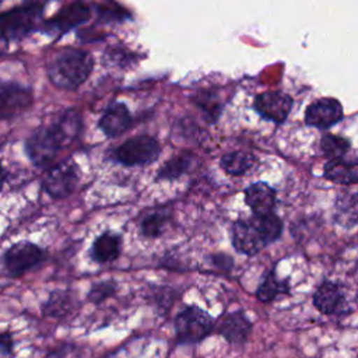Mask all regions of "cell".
Listing matches in <instances>:
<instances>
[{"instance_id": "obj_17", "label": "cell", "mask_w": 358, "mask_h": 358, "mask_svg": "<svg viewBox=\"0 0 358 358\" xmlns=\"http://www.w3.org/2000/svg\"><path fill=\"white\" fill-rule=\"evenodd\" d=\"M122 250V238L115 232H103L99 235L90 250V256L96 263H109L119 257Z\"/></svg>"}, {"instance_id": "obj_26", "label": "cell", "mask_w": 358, "mask_h": 358, "mask_svg": "<svg viewBox=\"0 0 358 358\" xmlns=\"http://www.w3.org/2000/svg\"><path fill=\"white\" fill-rule=\"evenodd\" d=\"M320 148L326 157L331 159H340L350 150V141L344 137L334 134H324L320 140Z\"/></svg>"}, {"instance_id": "obj_7", "label": "cell", "mask_w": 358, "mask_h": 358, "mask_svg": "<svg viewBox=\"0 0 358 358\" xmlns=\"http://www.w3.org/2000/svg\"><path fill=\"white\" fill-rule=\"evenodd\" d=\"M48 259V252L36 243L22 241L11 245L3 255V263L7 271L14 275H22L27 271L39 267Z\"/></svg>"}, {"instance_id": "obj_16", "label": "cell", "mask_w": 358, "mask_h": 358, "mask_svg": "<svg viewBox=\"0 0 358 358\" xmlns=\"http://www.w3.org/2000/svg\"><path fill=\"white\" fill-rule=\"evenodd\" d=\"M245 201L255 215L270 214L275 206V192L267 183L257 182L245 190Z\"/></svg>"}, {"instance_id": "obj_21", "label": "cell", "mask_w": 358, "mask_h": 358, "mask_svg": "<svg viewBox=\"0 0 358 358\" xmlns=\"http://www.w3.org/2000/svg\"><path fill=\"white\" fill-rule=\"evenodd\" d=\"M288 282L280 280L275 275V271H268L260 285L256 289V296L260 302H271L280 294H288Z\"/></svg>"}, {"instance_id": "obj_13", "label": "cell", "mask_w": 358, "mask_h": 358, "mask_svg": "<svg viewBox=\"0 0 358 358\" xmlns=\"http://www.w3.org/2000/svg\"><path fill=\"white\" fill-rule=\"evenodd\" d=\"M232 245L239 253L252 256L267 243L252 220H238L232 227Z\"/></svg>"}, {"instance_id": "obj_6", "label": "cell", "mask_w": 358, "mask_h": 358, "mask_svg": "<svg viewBox=\"0 0 358 358\" xmlns=\"http://www.w3.org/2000/svg\"><path fill=\"white\" fill-rule=\"evenodd\" d=\"M159 152L161 147L154 137L140 134L123 141L119 147H116L112 151L110 158L124 166H137L155 161Z\"/></svg>"}, {"instance_id": "obj_27", "label": "cell", "mask_w": 358, "mask_h": 358, "mask_svg": "<svg viewBox=\"0 0 358 358\" xmlns=\"http://www.w3.org/2000/svg\"><path fill=\"white\" fill-rule=\"evenodd\" d=\"M192 162L190 155H178L175 158H171L158 172L157 179H175L179 178L189 166Z\"/></svg>"}, {"instance_id": "obj_28", "label": "cell", "mask_w": 358, "mask_h": 358, "mask_svg": "<svg viewBox=\"0 0 358 358\" xmlns=\"http://www.w3.org/2000/svg\"><path fill=\"white\" fill-rule=\"evenodd\" d=\"M117 287L116 282L113 280H105V281H99L92 284V287L88 291V301L98 305L102 303L103 301H106L108 298H110L112 295H115Z\"/></svg>"}, {"instance_id": "obj_9", "label": "cell", "mask_w": 358, "mask_h": 358, "mask_svg": "<svg viewBox=\"0 0 358 358\" xmlns=\"http://www.w3.org/2000/svg\"><path fill=\"white\" fill-rule=\"evenodd\" d=\"M34 94L29 87L0 80V119H10L31 108Z\"/></svg>"}, {"instance_id": "obj_12", "label": "cell", "mask_w": 358, "mask_h": 358, "mask_svg": "<svg viewBox=\"0 0 358 358\" xmlns=\"http://www.w3.org/2000/svg\"><path fill=\"white\" fill-rule=\"evenodd\" d=\"M343 119V106L336 98H322L312 102L305 112V123L317 129H327Z\"/></svg>"}, {"instance_id": "obj_31", "label": "cell", "mask_w": 358, "mask_h": 358, "mask_svg": "<svg viewBox=\"0 0 358 358\" xmlns=\"http://www.w3.org/2000/svg\"><path fill=\"white\" fill-rule=\"evenodd\" d=\"M355 302H357V306H358V292H357V296H355Z\"/></svg>"}, {"instance_id": "obj_2", "label": "cell", "mask_w": 358, "mask_h": 358, "mask_svg": "<svg viewBox=\"0 0 358 358\" xmlns=\"http://www.w3.org/2000/svg\"><path fill=\"white\" fill-rule=\"evenodd\" d=\"M45 4L25 3L0 13V38L20 41L42 25Z\"/></svg>"}, {"instance_id": "obj_15", "label": "cell", "mask_w": 358, "mask_h": 358, "mask_svg": "<svg viewBox=\"0 0 358 358\" xmlns=\"http://www.w3.org/2000/svg\"><path fill=\"white\" fill-rule=\"evenodd\" d=\"M131 122L133 119L127 106L122 102H113L103 110L98 126L106 137L113 138L127 131Z\"/></svg>"}, {"instance_id": "obj_30", "label": "cell", "mask_w": 358, "mask_h": 358, "mask_svg": "<svg viewBox=\"0 0 358 358\" xmlns=\"http://www.w3.org/2000/svg\"><path fill=\"white\" fill-rule=\"evenodd\" d=\"M6 178H7V172H6L4 166H3V164L0 162V192H1V189H3V185H4V182H6Z\"/></svg>"}, {"instance_id": "obj_29", "label": "cell", "mask_w": 358, "mask_h": 358, "mask_svg": "<svg viewBox=\"0 0 358 358\" xmlns=\"http://www.w3.org/2000/svg\"><path fill=\"white\" fill-rule=\"evenodd\" d=\"M14 354V338L8 331H0V355L11 357Z\"/></svg>"}, {"instance_id": "obj_18", "label": "cell", "mask_w": 358, "mask_h": 358, "mask_svg": "<svg viewBox=\"0 0 358 358\" xmlns=\"http://www.w3.org/2000/svg\"><path fill=\"white\" fill-rule=\"evenodd\" d=\"M52 126L59 134L63 145L69 147L81 134V129H83L81 113L74 108L66 109Z\"/></svg>"}, {"instance_id": "obj_23", "label": "cell", "mask_w": 358, "mask_h": 358, "mask_svg": "<svg viewBox=\"0 0 358 358\" xmlns=\"http://www.w3.org/2000/svg\"><path fill=\"white\" fill-rule=\"evenodd\" d=\"M250 220L262 234L266 243H271L280 238L282 231V222L274 213L264 215H253Z\"/></svg>"}, {"instance_id": "obj_3", "label": "cell", "mask_w": 358, "mask_h": 358, "mask_svg": "<svg viewBox=\"0 0 358 358\" xmlns=\"http://www.w3.org/2000/svg\"><path fill=\"white\" fill-rule=\"evenodd\" d=\"M173 326L178 344H197L213 333L214 319L201 308L190 305L176 315Z\"/></svg>"}, {"instance_id": "obj_4", "label": "cell", "mask_w": 358, "mask_h": 358, "mask_svg": "<svg viewBox=\"0 0 358 358\" xmlns=\"http://www.w3.org/2000/svg\"><path fill=\"white\" fill-rule=\"evenodd\" d=\"M25 154L38 168H49L53 165L59 152L64 148L59 134L53 126L36 127L25 140Z\"/></svg>"}, {"instance_id": "obj_8", "label": "cell", "mask_w": 358, "mask_h": 358, "mask_svg": "<svg viewBox=\"0 0 358 358\" xmlns=\"http://www.w3.org/2000/svg\"><path fill=\"white\" fill-rule=\"evenodd\" d=\"M91 17V7L81 1L70 3L59 10L57 14H55L48 21H43L41 28L48 35L62 36L70 29L84 24Z\"/></svg>"}, {"instance_id": "obj_14", "label": "cell", "mask_w": 358, "mask_h": 358, "mask_svg": "<svg viewBox=\"0 0 358 358\" xmlns=\"http://www.w3.org/2000/svg\"><path fill=\"white\" fill-rule=\"evenodd\" d=\"M253 324L249 317L242 312L236 310L227 313L218 323L217 333L222 336L229 344L241 345L245 344L252 333Z\"/></svg>"}, {"instance_id": "obj_5", "label": "cell", "mask_w": 358, "mask_h": 358, "mask_svg": "<svg viewBox=\"0 0 358 358\" xmlns=\"http://www.w3.org/2000/svg\"><path fill=\"white\" fill-rule=\"evenodd\" d=\"M80 183V168L71 159L66 158L48 168L42 187L53 200H62L69 197Z\"/></svg>"}, {"instance_id": "obj_22", "label": "cell", "mask_w": 358, "mask_h": 358, "mask_svg": "<svg viewBox=\"0 0 358 358\" xmlns=\"http://www.w3.org/2000/svg\"><path fill=\"white\" fill-rule=\"evenodd\" d=\"M255 158L253 155L248 154V152H242V151H234V152H228L225 155H222L220 164L221 168L229 173V175H243L246 173L252 166H253Z\"/></svg>"}, {"instance_id": "obj_24", "label": "cell", "mask_w": 358, "mask_h": 358, "mask_svg": "<svg viewBox=\"0 0 358 358\" xmlns=\"http://www.w3.org/2000/svg\"><path fill=\"white\" fill-rule=\"evenodd\" d=\"M336 208V218L340 225H355L358 222V193L340 196Z\"/></svg>"}, {"instance_id": "obj_1", "label": "cell", "mask_w": 358, "mask_h": 358, "mask_svg": "<svg viewBox=\"0 0 358 358\" xmlns=\"http://www.w3.org/2000/svg\"><path fill=\"white\" fill-rule=\"evenodd\" d=\"M94 69V56L84 49L66 48L57 52L48 64V76L62 90H76L87 81Z\"/></svg>"}, {"instance_id": "obj_19", "label": "cell", "mask_w": 358, "mask_h": 358, "mask_svg": "<svg viewBox=\"0 0 358 358\" xmlns=\"http://www.w3.org/2000/svg\"><path fill=\"white\" fill-rule=\"evenodd\" d=\"M77 309V301L69 291L56 289L50 292L42 305V313L53 319H64Z\"/></svg>"}, {"instance_id": "obj_11", "label": "cell", "mask_w": 358, "mask_h": 358, "mask_svg": "<svg viewBox=\"0 0 358 358\" xmlns=\"http://www.w3.org/2000/svg\"><path fill=\"white\" fill-rule=\"evenodd\" d=\"M313 305L323 315H345L351 310L343 287L333 281H324L313 294Z\"/></svg>"}, {"instance_id": "obj_20", "label": "cell", "mask_w": 358, "mask_h": 358, "mask_svg": "<svg viewBox=\"0 0 358 358\" xmlns=\"http://www.w3.org/2000/svg\"><path fill=\"white\" fill-rule=\"evenodd\" d=\"M324 176L341 185H351L358 182V158L355 159H331L324 165Z\"/></svg>"}, {"instance_id": "obj_25", "label": "cell", "mask_w": 358, "mask_h": 358, "mask_svg": "<svg viewBox=\"0 0 358 358\" xmlns=\"http://www.w3.org/2000/svg\"><path fill=\"white\" fill-rule=\"evenodd\" d=\"M166 222L168 214L165 211H152L143 218L140 231L145 238H157L164 232Z\"/></svg>"}, {"instance_id": "obj_10", "label": "cell", "mask_w": 358, "mask_h": 358, "mask_svg": "<svg viewBox=\"0 0 358 358\" xmlns=\"http://www.w3.org/2000/svg\"><path fill=\"white\" fill-rule=\"evenodd\" d=\"M253 108L262 117L280 124L289 115L292 98L281 91H266L255 98Z\"/></svg>"}]
</instances>
